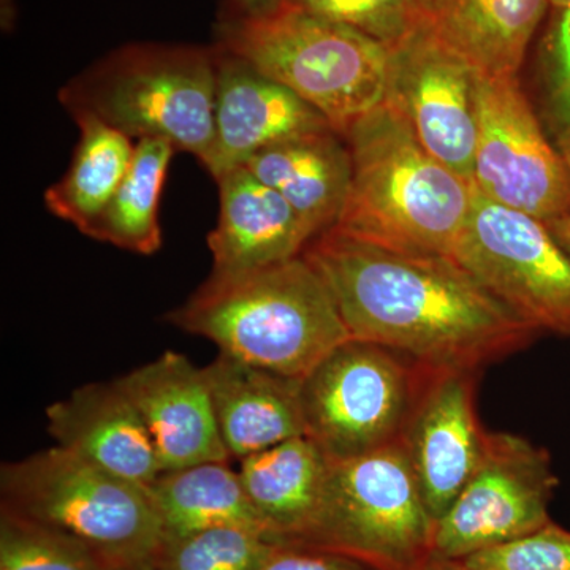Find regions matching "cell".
<instances>
[{
  "instance_id": "21",
  "label": "cell",
  "mask_w": 570,
  "mask_h": 570,
  "mask_svg": "<svg viewBox=\"0 0 570 570\" xmlns=\"http://www.w3.org/2000/svg\"><path fill=\"white\" fill-rule=\"evenodd\" d=\"M550 0H433L428 28L482 77H517Z\"/></svg>"
},
{
  "instance_id": "27",
  "label": "cell",
  "mask_w": 570,
  "mask_h": 570,
  "mask_svg": "<svg viewBox=\"0 0 570 570\" xmlns=\"http://www.w3.org/2000/svg\"><path fill=\"white\" fill-rule=\"evenodd\" d=\"M365 33L389 50L425 28L433 0H288Z\"/></svg>"
},
{
  "instance_id": "24",
  "label": "cell",
  "mask_w": 570,
  "mask_h": 570,
  "mask_svg": "<svg viewBox=\"0 0 570 570\" xmlns=\"http://www.w3.org/2000/svg\"><path fill=\"white\" fill-rule=\"evenodd\" d=\"M175 153L174 145L160 138L135 142L126 178L86 236L135 254L157 253L163 246L160 195Z\"/></svg>"
},
{
  "instance_id": "13",
  "label": "cell",
  "mask_w": 570,
  "mask_h": 570,
  "mask_svg": "<svg viewBox=\"0 0 570 570\" xmlns=\"http://www.w3.org/2000/svg\"><path fill=\"white\" fill-rule=\"evenodd\" d=\"M475 374L434 370L403 436L436 523L474 475L485 449L487 431L475 411Z\"/></svg>"
},
{
  "instance_id": "34",
  "label": "cell",
  "mask_w": 570,
  "mask_h": 570,
  "mask_svg": "<svg viewBox=\"0 0 570 570\" xmlns=\"http://www.w3.org/2000/svg\"><path fill=\"white\" fill-rule=\"evenodd\" d=\"M115 570H156L153 568L151 561L137 562V564L122 566Z\"/></svg>"
},
{
  "instance_id": "7",
  "label": "cell",
  "mask_w": 570,
  "mask_h": 570,
  "mask_svg": "<svg viewBox=\"0 0 570 570\" xmlns=\"http://www.w3.org/2000/svg\"><path fill=\"white\" fill-rule=\"evenodd\" d=\"M428 512L403 439L348 460H332L305 547L340 551L379 570H417L433 553Z\"/></svg>"
},
{
  "instance_id": "17",
  "label": "cell",
  "mask_w": 570,
  "mask_h": 570,
  "mask_svg": "<svg viewBox=\"0 0 570 570\" xmlns=\"http://www.w3.org/2000/svg\"><path fill=\"white\" fill-rule=\"evenodd\" d=\"M56 445L116 478L151 485L163 472L137 409L115 381L89 384L47 409Z\"/></svg>"
},
{
  "instance_id": "5",
  "label": "cell",
  "mask_w": 570,
  "mask_h": 570,
  "mask_svg": "<svg viewBox=\"0 0 570 570\" xmlns=\"http://www.w3.org/2000/svg\"><path fill=\"white\" fill-rule=\"evenodd\" d=\"M216 69V47L127 45L59 97L71 116H96L132 140H167L205 165L214 142Z\"/></svg>"
},
{
  "instance_id": "14",
  "label": "cell",
  "mask_w": 570,
  "mask_h": 570,
  "mask_svg": "<svg viewBox=\"0 0 570 570\" xmlns=\"http://www.w3.org/2000/svg\"><path fill=\"white\" fill-rule=\"evenodd\" d=\"M115 384L132 403L159 456L163 471L230 461L214 414L204 367L165 352Z\"/></svg>"
},
{
  "instance_id": "12",
  "label": "cell",
  "mask_w": 570,
  "mask_h": 570,
  "mask_svg": "<svg viewBox=\"0 0 570 570\" xmlns=\"http://www.w3.org/2000/svg\"><path fill=\"white\" fill-rule=\"evenodd\" d=\"M480 73L428 24L392 51L387 97L431 156L468 181L479 135Z\"/></svg>"
},
{
  "instance_id": "1",
  "label": "cell",
  "mask_w": 570,
  "mask_h": 570,
  "mask_svg": "<svg viewBox=\"0 0 570 570\" xmlns=\"http://www.w3.org/2000/svg\"><path fill=\"white\" fill-rule=\"evenodd\" d=\"M303 255L352 337L434 370L479 371L539 335L452 257L389 249L336 228Z\"/></svg>"
},
{
  "instance_id": "26",
  "label": "cell",
  "mask_w": 570,
  "mask_h": 570,
  "mask_svg": "<svg viewBox=\"0 0 570 570\" xmlns=\"http://www.w3.org/2000/svg\"><path fill=\"white\" fill-rule=\"evenodd\" d=\"M80 540L0 510V570H115Z\"/></svg>"
},
{
  "instance_id": "35",
  "label": "cell",
  "mask_w": 570,
  "mask_h": 570,
  "mask_svg": "<svg viewBox=\"0 0 570 570\" xmlns=\"http://www.w3.org/2000/svg\"><path fill=\"white\" fill-rule=\"evenodd\" d=\"M551 9H566L570 7V0H550Z\"/></svg>"
},
{
  "instance_id": "8",
  "label": "cell",
  "mask_w": 570,
  "mask_h": 570,
  "mask_svg": "<svg viewBox=\"0 0 570 570\" xmlns=\"http://www.w3.org/2000/svg\"><path fill=\"white\" fill-rule=\"evenodd\" d=\"M433 371L381 344L344 341L302 377L306 436L332 460L401 441Z\"/></svg>"
},
{
  "instance_id": "28",
  "label": "cell",
  "mask_w": 570,
  "mask_h": 570,
  "mask_svg": "<svg viewBox=\"0 0 570 570\" xmlns=\"http://www.w3.org/2000/svg\"><path fill=\"white\" fill-rule=\"evenodd\" d=\"M540 75L543 127L562 153H570V7L550 9L540 41Z\"/></svg>"
},
{
  "instance_id": "15",
  "label": "cell",
  "mask_w": 570,
  "mask_h": 570,
  "mask_svg": "<svg viewBox=\"0 0 570 570\" xmlns=\"http://www.w3.org/2000/svg\"><path fill=\"white\" fill-rule=\"evenodd\" d=\"M216 51L214 142L205 163L214 179L243 167L254 154L276 142L333 129L291 89L219 47Z\"/></svg>"
},
{
  "instance_id": "6",
  "label": "cell",
  "mask_w": 570,
  "mask_h": 570,
  "mask_svg": "<svg viewBox=\"0 0 570 570\" xmlns=\"http://www.w3.org/2000/svg\"><path fill=\"white\" fill-rule=\"evenodd\" d=\"M3 512L80 540L115 568L151 561L163 540L146 487L58 445L0 471Z\"/></svg>"
},
{
  "instance_id": "20",
  "label": "cell",
  "mask_w": 570,
  "mask_h": 570,
  "mask_svg": "<svg viewBox=\"0 0 570 570\" xmlns=\"http://www.w3.org/2000/svg\"><path fill=\"white\" fill-rule=\"evenodd\" d=\"M246 167L276 190L313 232L335 227L352 183V156L336 130L296 135L254 154Z\"/></svg>"
},
{
  "instance_id": "18",
  "label": "cell",
  "mask_w": 570,
  "mask_h": 570,
  "mask_svg": "<svg viewBox=\"0 0 570 570\" xmlns=\"http://www.w3.org/2000/svg\"><path fill=\"white\" fill-rule=\"evenodd\" d=\"M220 212L208 236L213 273L236 275L305 253L316 236L276 190L236 167L216 179Z\"/></svg>"
},
{
  "instance_id": "32",
  "label": "cell",
  "mask_w": 570,
  "mask_h": 570,
  "mask_svg": "<svg viewBox=\"0 0 570 570\" xmlns=\"http://www.w3.org/2000/svg\"><path fill=\"white\" fill-rule=\"evenodd\" d=\"M417 570H468L460 561L430 557Z\"/></svg>"
},
{
  "instance_id": "10",
  "label": "cell",
  "mask_w": 570,
  "mask_h": 570,
  "mask_svg": "<svg viewBox=\"0 0 570 570\" xmlns=\"http://www.w3.org/2000/svg\"><path fill=\"white\" fill-rule=\"evenodd\" d=\"M479 135L472 186L480 195L547 227L570 214V167L517 77L480 75Z\"/></svg>"
},
{
  "instance_id": "33",
  "label": "cell",
  "mask_w": 570,
  "mask_h": 570,
  "mask_svg": "<svg viewBox=\"0 0 570 570\" xmlns=\"http://www.w3.org/2000/svg\"><path fill=\"white\" fill-rule=\"evenodd\" d=\"M566 157H568V163L570 167V153H564ZM553 232V235L557 236L558 242L561 243L562 246L570 253V214L566 217L562 223L554 225L553 228H550Z\"/></svg>"
},
{
  "instance_id": "11",
  "label": "cell",
  "mask_w": 570,
  "mask_h": 570,
  "mask_svg": "<svg viewBox=\"0 0 570 570\" xmlns=\"http://www.w3.org/2000/svg\"><path fill=\"white\" fill-rule=\"evenodd\" d=\"M558 475L546 449L510 433H489L474 475L436 523L431 557L461 561L550 523Z\"/></svg>"
},
{
  "instance_id": "16",
  "label": "cell",
  "mask_w": 570,
  "mask_h": 570,
  "mask_svg": "<svg viewBox=\"0 0 570 570\" xmlns=\"http://www.w3.org/2000/svg\"><path fill=\"white\" fill-rule=\"evenodd\" d=\"M220 439L243 460L288 439L306 436L302 379L288 377L219 352L204 367Z\"/></svg>"
},
{
  "instance_id": "9",
  "label": "cell",
  "mask_w": 570,
  "mask_h": 570,
  "mask_svg": "<svg viewBox=\"0 0 570 570\" xmlns=\"http://www.w3.org/2000/svg\"><path fill=\"white\" fill-rule=\"evenodd\" d=\"M452 258L535 332L570 340V253L546 224L474 189Z\"/></svg>"
},
{
  "instance_id": "29",
  "label": "cell",
  "mask_w": 570,
  "mask_h": 570,
  "mask_svg": "<svg viewBox=\"0 0 570 570\" xmlns=\"http://www.w3.org/2000/svg\"><path fill=\"white\" fill-rule=\"evenodd\" d=\"M468 570H570V531L554 523L460 561Z\"/></svg>"
},
{
  "instance_id": "2",
  "label": "cell",
  "mask_w": 570,
  "mask_h": 570,
  "mask_svg": "<svg viewBox=\"0 0 570 570\" xmlns=\"http://www.w3.org/2000/svg\"><path fill=\"white\" fill-rule=\"evenodd\" d=\"M343 138L352 183L333 228L389 249L452 257L471 213L472 183L431 156L389 104Z\"/></svg>"
},
{
  "instance_id": "3",
  "label": "cell",
  "mask_w": 570,
  "mask_h": 570,
  "mask_svg": "<svg viewBox=\"0 0 570 570\" xmlns=\"http://www.w3.org/2000/svg\"><path fill=\"white\" fill-rule=\"evenodd\" d=\"M167 318L223 354L288 377H305L352 337L305 255L236 275L212 273Z\"/></svg>"
},
{
  "instance_id": "30",
  "label": "cell",
  "mask_w": 570,
  "mask_h": 570,
  "mask_svg": "<svg viewBox=\"0 0 570 570\" xmlns=\"http://www.w3.org/2000/svg\"><path fill=\"white\" fill-rule=\"evenodd\" d=\"M262 570H379L340 551L305 546H276Z\"/></svg>"
},
{
  "instance_id": "23",
  "label": "cell",
  "mask_w": 570,
  "mask_h": 570,
  "mask_svg": "<svg viewBox=\"0 0 570 570\" xmlns=\"http://www.w3.org/2000/svg\"><path fill=\"white\" fill-rule=\"evenodd\" d=\"M80 127L69 170L45 193V205L81 234L102 216L132 164V138L92 115L73 116Z\"/></svg>"
},
{
  "instance_id": "19",
  "label": "cell",
  "mask_w": 570,
  "mask_h": 570,
  "mask_svg": "<svg viewBox=\"0 0 570 570\" xmlns=\"http://www.w3.org/2000/svg\"><path fill=\"white\" fill-rule=\"evenodd\" d=\"M332 459L309 436L288 439L239 460L238 474L266 538L307 546Z\"/></svg>"
},
{
  "instance_id": "31",
  "label": "cell",
  "mask_w": 570,
  "mask_h": 570,
  "mask_svg": "<svg viewBox=\"0 0 570 570\" xmlns=\"http://www.w3.org/2000/svg\"><path fill=\"white\" fill-rule=\"evenodd\" d=\"M284 0H225V17H258L276 9Z\"/></svg>"
},
{
  "instance_id": "4",
  "label": "cell",
  "mask_w": 570,
  "mask_h": 570,
  "mask_svg": "<svg viewBox=\"0 0 570 570\" xmlns=\"http://www.w3.org/2000/svg\"><path fill=\"white\" fill-rule=\"evenodd\" d=\"M220 50L291 89L344 137L385 102L392 50L284 0L258 17H220Z\"/></svg>"
},
{
  "instance_id": "22",
  "label": "cell",
  "mask_w": 570,
  "mask_h": 570,
  "mask_svg": "<svg viewBox=\"0 0 570 570\" xmlns=\"http://www.w3.org/2000/svg\"><path fill=\"white\" fill-rule=\"evenodd\" d=\"M146 489L159 519L163 539L219 527L249 528L266 538L238 469L232 468L230 461H206L163 471Z\"/></svg>"
},
{
  "instance_id": "25",
  "label": "cell",
  "mask_w": 570,
  "mask_h": 570,
  "mask_svg": "<svg viewBox=\"0 0 570 570\" xmlns=\"http://www.w3.org/2000/svg\"><path fill=\"white\" fill-rule=\"evenodd\" d=\"M276 549L262 532L219 527L163 539L151 558L156 570H262Z\"/></svg>"
}]
</instances>
